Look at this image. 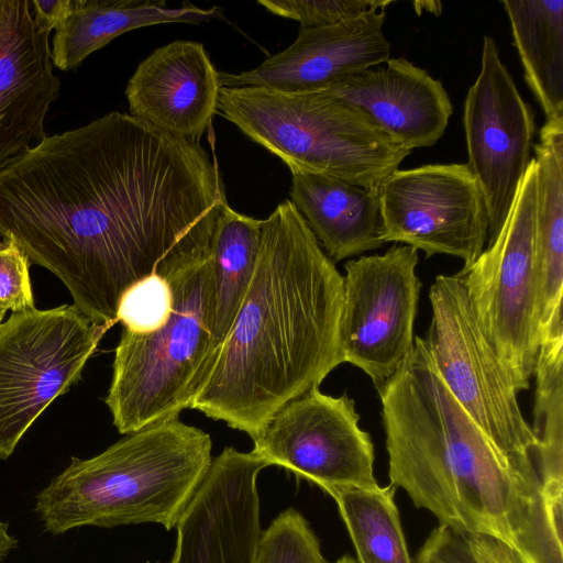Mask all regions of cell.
Instances as JSON below:
<instances>
[{
  "instance_id": "cell-1",
  "label": "cell",
  "mask_w": 563,
  "mask_h": 563,
  "mask_svg": "<svg viewBox=\"0 0 563 563\" xmlns=\"http://www.w3.org/2000/svg\"><path fill=\"white\" fill-rule=\"evenodd\" d=\"M225 203L199 142L117 111L46 136L0 170V234L110 327L131 285L153 274L172 284L208 260Z\"/></svg>"
},
{
  "instance_id": "cell-2",
  "label": "cell",
  "mask_w": 563,
  "mask_h": 563,
  "mask_svg": "<svg viewBox=\"0 0 563 563\" xmlns=\"http://www.w3.org/2000/svg\"><path fill=\"white\" fill-rule=\"evenodd\" d=\"M376 388L391 485L440 523L504 540L525 563H563L562 507L540 468L488 439L444 385L423 338Z\"/></svg>"
},
{
  "instance_id": "cell-3",
  "label": "cell",
  "mask_w": 563,
  "mask_h": 563,
  "mask_svg": "<svg viewBox=\"0 0 563 563\" xmlns=\"http://www.w3.org/2000/svg\"><path fill=\"white\" fill-rule=\"evenodd\" d=\"M343 276L286 199L263 220L256 268L191 404L255 435L341 363Z\"/></svg>"
},
{
  "instance_id": "cell-4",
  "label": "cell",
  "mask_w": 563,
  "mask_h": 563,
  "mask_svg": "<svg viewBox=\"0 0 563 563\" xmlns=\"http://www.w3.org/2000/svg\"><path fill=\"white\" fill-rule=\"evenodd\" d=\"M211 438L178 418L70 464L36 496L46 531L155 522L175 528L212 463Z\"/></svg>"
},
{
  "instance_id": "cell-5",
  "label": "cell",
  "mask_w": 563,
  "mask_h": 563,
  "mask_svg": "<svg viewBox=\"0 0 563 563\" xmlns=\"http://www.w3.org/2000/svg\"><path fill=\"white\" fill-rule=\"evenodd\" d=\"M217 112L291 175L320 174L377 189L411 153L363 112L319 90L221 87Z\"/></svg>"
},
{
  "instance_id": "cell-6",
  "label": "cell",
  "mask_w": 563,
  "mask_h": 563,
  "mask_svg": "<svg viewBox=\"0 0 563 563\" xmlns=\"http://www.w3.org/2000/svg\"><path fill=\"white\" fill-rule=\"evenodd\" d=\"M170 285L167 323L146 334L123 330L115 347L104 401L122 434L176 419L190 408L219 346L209 261Z\"/></svg>"
},
{
  "instance_id": "cell-7",
  "label": "cell",
  "mask_w": 563,
  "mask_h": 563,
  "mask_svg": "<svg viewBox=\"0 0 563 563\" xmlns=\"http://www.w3.org/2000/svg\"><path fill=\"white\" fill-rule=\"evenodd\" d=\"M429 299L432 318L423 341L444 385L504 454L541 471L538 439L521 412L507 369L477 321L463 278L438 275Z\"/></svg>"
},
{
  "instance_id": "cell-8",
  "label": "cell",
  "mask_w": 563,
  "mask_h": 563,
  "mask_svg": "<svg viewBox=\"0 0 563 563\" xmlns=\"http://www.w3.org/2000/svg\"><path fill=\"white\" fill-rule=\"evenodd\" d=\"M111 327L74 305L12 312L0 324V459L7 460L38 416L81 376Z\"/></svg>"
},
{
  "instance_id": "cell-9",
  "label": "cell",
  "mask_w": 563,
  "mask_h": 563,
  "mask_svg": "<svg viewBox=\"0 0 563 563\" xmlns=\"http://www.w3.org/2000/svg\"><path fill=\"white\" fill-rule=\"evenodd\" d=\"M537 164L532 157L497 236L463 274L477 321L517 391L528 389L539 351L534 269Z\"/></svg>"
},
{
  "instance_id": "cell-10",
  "label": "cell",
  "mask_w": 563,
  "mask_h": 563,
  "mask_svg": "<svg viewBox=\"0 0 563 563\" xmlns=\"http://www.w3.org/2000/svg\"><path fill=\"white\" fill-rule=\"evenodd\" d=\"M383 242L422 250L426 257L463 260L465 273L488 241V217L478 183L466 164L397 169L377 188Z\"/></svg>"
},
{
  "instance_id": "cell-11",
  "label": "cell",
  "mask_w": 563,
  "mask_h": 563,
  "mask_svg": "<svg viewBox=\"0 0 563 563\" xmlns=\"http://www.w3.org/2000/svg\"><path fill=\"white\" fill-rule=\"evenodd\" d=\"M418 250L393 245L384 254L345 263L340 319L343 363L375 384L389 378L411 350L421 282Z\"/></svg>"
},
{
  "instance_id": "cell-12",
  "label": "cell",
  "mask_w": 563,
  "mask_h": 563,
  "mask_svg": "<svg viewBox=\"0 0 563 563\" xmlns=\"http://www.w3.org/2000/svg\"><path fill=\"white\" fill-rule=\"evenodd\" d=\"M358 421L346 393L334 397L313 388L273 415L251 438L252 452L268 466L291 471L324 492L341 486L375 488L374 444Z\"/></svg>"
},
{
  "instance_id": "cell-13",
  "label": "cell",
  "mask_w": 563,
  "mask_h": 563,
  "mask_svg": "<svg viewBox=\"0 0 563 563\" xmlns=\"http://www.w3.org/2000/svg\"><path fill=\"white\" fill-rule=\"evenodd\" d=\"M470 170L484 196L488 243L500 231L532 159L534 113L519 93L495 40H483L481 71L463 108Z\"/></svg>"
},
{
  "instance_id": "cell-14",
  "label": "cell",
  "mask_w": 563,
  "mask_h": 563,
  "mask_svg": "<svg viewBox=\"0 0 563 563\" xmlns=\"http://www.w3.org/2000/svg\"><path fill=\"white\" fill-rule=\"evenodd\" d=\"M254 452L225 448L181 515L170 563H253L262 532Z\"/></svg>"
},
{
  "instance_id": "cell-15",
  "label": "cell",
  "mask_w": 563,
  "mask_h": 563,
  "mask_svg": "<svg viewBox=\"0 0 563 563\" xmlns=\"http://www.w3.org/2000/svg\"><path fill=\"white\" fill-rule=\"evenodd\" d=\"M386 7H374L336 24L300 27L295 42L260 66L220 73L221 87H264L283 91H314L351 74L389 59L383 32Z\"/></svg>"
},
{
  "instance_id": "cell-16",
  "label": "cell",
  "mask_w": 563,
  "mask_h": 563,
  "mask_svg": "<svg viewBox=\"0 0 563 563\" xmlns=\"http://www.w3.org/2000/svg\"><path fill=\"white\" fill-rule=\"evenodd\" d=\"M49 35L34 20L30 0H1L0 170L47 136L45 117L60 92Z\"/></svg>"
},
{
  "instance_id": "cell-17",
  "label": "cell",
  "mask_w": 563,
  "mask_h": 563,
  "mask_svg": "<svg viewBox=\"0 0 563 563\" xmlns=\"http://www.w3.org/2000/svg\"><path fill=\"white\" fill-rule=\"evenodd\" d=\"M219 71L199 42L177 40L140 63L125 96L130 114L187 141L199 142L217 113Z\"/></svg>"
},
{
  "instance_id": "cell-18",
  "label": "cell",
  "mask_w": 563,
  "mask_h": 563,
  "mask_svg": "<svg viewBox=\"0 0 563 563\" xmlns=\"http://www.w3.org/2000/svg\"><path fill=\"white\" fill-rule=\"evenodd\" d=\"M385 63L351 74L319 91L360 110L409 151L435 144L453 112L443 84L405 57Z\"/></svg>"
},
{
  "instance_id": "cell-19",
  "label": "cell",
  "mask_w": 563,
  "mask_h": 563,
  "mask_svg": "<svg viewBox=\"0 0 563 563\" xmlns=\"http://www.w3.org/2000/svg\"><path fill=\"white\" fill-rule=\"evenodd\" d=\"M534 269L539 345L563 338V120L545 121L533 144Z\"/></svg>"
},
{
  "instance_id": "cell-20",
  "label": "cell",
  "mask_w": 563,
  "mask_h": 563,
  "mask_svg": "<svg viewBox=\"0 0 563 563\" xmlns=\"http://www.w3.org/2000/svg\"><path fill=\"white\" fill-rule=\"evenodd\" d=\"M290 201L334 263L384 244L376 188L320 174H294Z\"/></svg>"
},
{
  "instance_id": "cell-21",
  "label": "cell",
  "mask_w": 563,
  "mask_h": 563,
  "mask_svg": "<svg viewBox=\"0 0 563 563\" xmlns=\"http://www.w3.org/2000/svg\"><path fill=\"white\" fill-rule=\"evenodd\" d=\"M221 16L218 7L203 9L189 2L169 8L165 0H69L55 27L53 65L74 70L93 52L134 29L162 23H201Z\"/></svg>"
},
{
  "instance_id": "cell-22",
  "label": "cell",
  "mask_w": 563,
  "mask_h": 563,
  "mask_svg": "<svg viewBox=\"0 0 563 563\" xmlns=\"http://www.w3.org/2000/svg\"><path fill=\"white\" fill-rule=\"evenodd\" d=\"M527 85L545 114L563 120V0H503Z\"/></svg>"
},
{
  "instance_id": "cell-23",
  "label": "cell",
  "mask_w": 563,
  "mask_h": 563,
  "mask_svg": "<svg viewBox=\"0 0 563 563\" xmlns=\"http://www.w3.org/2000/svg\"><path fill=\"white\" fill-rule=\"evenodd\" d=\"M263 220L223 206L217 219L208 261L212 273L213 333L219 345L228 335L252 282L262 241Z\"/></svg>"
},
{
  "instance_id": "cell-24",
  "label": "cell",
  "mask_w": 563,
  "mask_h": 563,
  "mask_svg": "<svg viewBox=\"0 0 563 563\" xmlns=\"http://www.w3.org/2000/svg\"><path fill=\"white\" fill-rule=\"evenodd\" d=\"M394 485L375 488L354 486L325 490L336 503L357 554V563H412Z\"/></svg>"
},
{
  "instance_id": "cell-25",
  "label": "cell",
  "mask_w": 563,
  "mask_h": 563,
  "mask_svg": "<svg viewBox=\"0 0 563 563\" xmlns=\"http://www.w3.org/2000/svg\"><path fill=\"white\" fill-rule=\"evenodd\" d=\"M563 338L539 345L536 368L534 424L544 486L563 495Z\"/></svg>"
},
{
  "instance_id": "cell-26",
  "label": "cell",
  "mask_w": 563,
  "mask_h": 563,
  "mask_svg": "<svg viewBox=\"0 0 563 563\" xmlns=\"http://www.w3.org/2000/svg\"><path fill=\"white\" fill-rule=\"evenodd\" d=\"M417 563H525L504 540L440 523L417 555Z\"/></svg>"
},
{
  "instance_id": "cell-27",
  "label": "cell",
  "mask_w": 563,
  "mask_h": 563,
  "mask_svg": "<svg viewBox=\"0 0 563 563\" xmlns=\"http://www.w3.org/2000/svg\"><path fill=\"white\" fill-rule=\"evenodd\" d=\"M253 563H328L320 541L296 509L280 512L262 530Z\"/></svg>"
},
{
  "instance_id": "cell-28",
  "label": "cell",
  "mask_w": 563,
  "mask_h": 563,
  "mask_svg": "<svg viewBox=\"0 0 563 563\" xmlns=\"http://www.w3.org/2000/svg\"><path fill=\"white\" fill-rule=\"evenodd\" d=\"M174 292L170 283L153 274L131 285L121 296L117 322L124 330L146 334L165 325L172 314Z\"/></svg>"
},
{
  "instance_id": "cell-29",
  "label": "cell",
  "mask_w": 563,
  "mask_h": 563,
  "mask_svg": "<svg viewBox=\"0 0 563 563\" xmlns=\"http://www.w3.org/2000/svg\"><path fill=\"white\" fill-rule=\"evenodd\" d=\"M268 12L296 20L300 27H318L340 23L365 11L389 5L391 1L376 0H260Z\"/></svg>"
},
{
  "instance_id": "cell-30",
  "label": "cell",
  "mask_w": 563,
  "mask_h": 563,
  "mask_svg": "<svg viewBox=\"0 0 563 563\" xmlns=\"http://www.w3.org/2000/svg\"><path fill=\"white\" fill-rule=\"evenodd\" d=\"M30 260L22 247L0 234V308L24 312L35 309L30 283Z\"/></svg>"
},
{
  "instance_id": "cell-31",
  "label": "cell",
  "mask_w": 563,
  "mask_h": 563,
  "mask_svg": "<svg viewBox=\"0 0 563 563\" xmlns=\"http://www.w3.org/2000/svg\"><path fill=\"white\" fill-rule=\"evenodd\" d=\"M69 0H30L31 10L36 23L52 32L63 19Z\"/></svg>"
},
{
  "instance_id": "cell-32",
  "label": "cell",
  "mask_w": 563,
  "mask_h": 563,
  "mask_svg": "<svg viewBox=\"0 0 563 563\" xmlns=\"http://www.w3.org/2000/svg\"><path fill=\"white\" fill-rule=\"evenodd\" d=\"M16 540L8 532V525L0 521V562L15 548Z\"/></svg>"
},
{
  "instance_id": "cell-33",
  "label": "cell",
  "mask_w": 563,
  "mask_h": 563,
  "mask_svg": "<svg viewBox=\"0 0 563 563\" xmlns=\"http://www.w3.org/2000/svg\"><path fill=\"white\" fill-rule=\"evenodd\" d=\"M335 563H357L356 559L350 556V555H344L342 558H340Z\"/></svg>"
},
{
  "instance_id": "cell-34",
  "label": "cell",
  "mask_w": 563,
  "mask_h": 563,
  "mask_svg": "<svg viewBox=\"0 0 563 563\" xmlns=\"http://www.w3.org/2000/svg\"><path fill=\"white\" fill-rule=\"evenodd\" d=\"M4 313H5V311L0 308V324H1V321L3 319Z\"/></svg>"
},
{
  "instance_id": "cell-35",
  "label": "cell",
  "mask_w": 563,
  "mask_h": 563,
  "mask_svg": "<svg viewBox=\"0 0 563 563\" xmlns=\"http://www.w3.org/2000/svg\"><path fill=\"white\" fill-rule=\"evenodd\" d=\"M0 5H1V0H0Z\"/></svg>"
}]
</instances>
